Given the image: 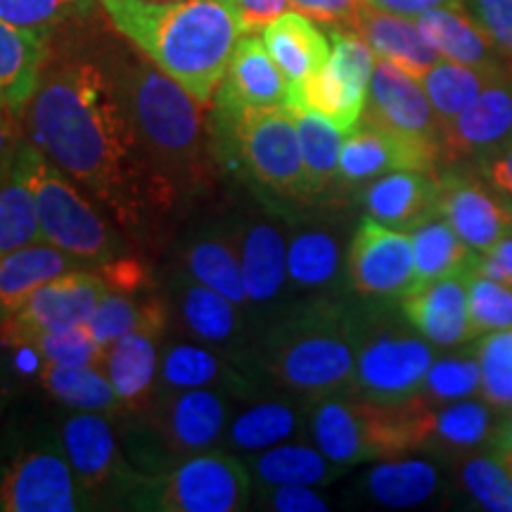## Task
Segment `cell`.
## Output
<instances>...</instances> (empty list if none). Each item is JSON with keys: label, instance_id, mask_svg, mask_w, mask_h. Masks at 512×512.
Segmentation results:
<instances>
[{"label": "cell", "instance_id": "4316f807", "mask_svg": "<svg viewBox=\"0 0 512 512\" xmlns=\"http://www.w3.org/2000/svg\"><path fill=\"white\" fill-rule=\"evenodd\" d=\"M50 36L0 19V112L22 117L48 64Z\"/></svg>", "mask_w": 512, "mask_h": 512}, {"label": "cell", "instance_id": "8fae6325", "mask_svg": "<svg viewBox=\"0 0 512 512\" xmlns=\"http://www.w3.org/2000/svg\"><path fill=\"white\" fill-rule=\"evenodd\" d=\"M91 501L60 444L19 448L0 472L3 512H76Z\"/></svg>", "mask_w": 512, "mask_h": 512}, {"label": "cell", "instance_id": "5bb4252c", "mask_svg": "<svg viewBox=\"0 0 512 512\" xmlns=\"http://www.w3.org/2000/svg\"><path fill=\"white\" fill-rule=\"evenodd\" d=\"M351 290L363 299L396 302L415 290L411 233L363 219L347 252Z\"/></svg>", "mask_w": 512, "mask_h": 512}, {"label": "cell", "instance_id": "836d02e7", "mask_svg": "<svg viewBox=\"0 0 512 512\" xmlns=\"http://www.w3.org/2000/svg\"><path fill=\"white\" fill-rule=\"evenodd\" d=\"M344 266L342 235L330 226L287 230V280L299 292H323L337 283Z\"/></svg>", "mask_w": 512, "mask_h": 512}, {"label": "cell", "instance_id": "d4e9b609", "mask_svg": "<svg viewBox=\"0 0 512 512\" xmlns=\"http://www.w3.org/2000/svg\"><path fill=\"white\" fill-rule=\"evenodd\" d=\"M351 31H356L368 43L375 57L394 62L415 79H420L432 64L441 60L437 48L427 41L418 22L411 17L392 15V12L375 10L363 3L351 24Z\"/></svg>", "mask_w": 512, "mask_h": 512}, {"label": "cell", "instance_id": "7a4b0ae2", "mask_svg": "<svg viewBox=\"0 0 512 512\" xmlns=\"http://www.w3.org/2000/svg\"><path fill=\"white\" fill-rule=\"evenodd\" d=\"M112 27L164 74L211 107L247 34L238 0H98Z\"/></svg>", "mask_w": 512, "mask_h": 512}, {"label": "cell", "instance_id": "9f6ffc18", "mask_svg": "<svg viewBox=\"0 0 512 512\" xmlns=\"http://www.w3.org/2000/svg\"><path fill=\"white\" fill-rule=\"evenodd\" d=\"M475 268L479 273L489 275V278L512 285V233L498 242L496 247H491L489 252L477 254Z\"/></svg>", "mask_w": 512, "mask_h": 512}, {"label": "cell", "instance_id": "e575fe53", "mask_svg": "<svg viewBox=\"0 0 512 512\" xmlns=\"http://www.w3.org/2000/svg\"><path fill=\"white\" fill-rule=\"evenodd\" d=\"M183 268L197 283L221 292L223 297L233 299L242 309L249 306L245 283H242L238 240H235L233 230L209 228L197 235L185 247Z\"/></svg>", "mask_w": 512, "mask_h": 512}, {"label": "cell", "instance_id": "52a82bcc", "mask_svg": "<svg viewBox=\"0 0 512 512\" xmlns=\"http://www.w3.org/2000/svg\"><path fill=\"white\" fill-rule=\"evenodd\" d=\"M17 166L36 195L41 240L72 254L83 264H107L117 259L121 240L95 204L41 150L24 140Z\"/></svg>", "mask_w": 512, "mask_h": 512}, {"label": "cell", "instance_id": "44dd1931", "mask_svg": "<svg viewBox=\"0 0 512 512\" xmlns=\"http://www.w3.org/2000/svg\"><path fill=\"white\" fill-rule=\"evenodd\" d=\"M439 159V150L408 143V140L361 121L342 145L339 181L347 185H361L384 174H392V171H434Z\"/></svg>", "mask_w": 512, "mask_h": 512}, {"label": "cell", "instance_id": "8992f818", "mask_svg": "<svg viewBox=\"0 0 512 512\" xmlns=\"http://www.w3.org/2000/svg\"><path fill=\"white\" fill-rule=\"evenodd\" d=\"M216 162L238 166L259 188L287 200H309L297 119L287 107L211 114Z\"/></svg>", "mask_w": 512, "mask_h": 512}, {"label": "cell", "instance_id": "e0dca14e", "mask_svg": "<svg viewBox=\"0 0 512 512\" xmlns=\"http://www.w3.org/2000/svg\"><path fill=\"white\" fill-rule=\"evenodd\" d=\"M512 143V74H498L486 83L470 107H465L441 133L444 162L479 164Z\"/></svg>", "mask_w": 512, "mask_h": 512}, {"label": "cell", "instance_id": "484cf974", "mask_svg": "<svg viewBox=\"0 0 512 512\" xmlns=\"http://www.w3.org/2000/svg\"><path fill=\"white\" fill-rule=\"evenodd\" d=\"M427 401V399H425ZM496 411L484 399H460L448 403L427 401L422 415V446L432 451L458 456L494 441L498 430Z\"/></svg>", "mask_w": 512, "mask_h": 512}, {"label": "cell", "instance_id": "74e56055", "mask_svg": "<svg viewBox=\"0 0 512 512\" xmlns=\"http://www.w3.org/2000/svg\"><path fill=\"white\" fill-rule=\"evenodd\" d=\"M415 259V290L434 280L467 271L475 266L477 254L458 238L444 216L437 214L411 230Z\"/></svg>", "mask_w": 512, "mask_h": 512}, {"label": "cell", "instance_id": "1f68e13d", "mask_svg": "<svg viewBox=\"0 0 512 512\" xmlns=\"http://www.w3.org/2000/svg\"><path fill=\"white\" fill-rule=\"evenodd\" d=\"M81 261L48 242H34L0 256V323L50 280L79 268Z\"/></svg>", "mask_w": 512, "mask_h": 512}, {"label": "cell", "instance_id": "6da1fadb", "mask_svg": "<svg viewBox=\"0 0 512 512\" xmlns=\"http://www.w3.org/2000/svg\"><path fill=\"white\" fill-rule=\"evenodd\" d=\"M22 128L121 228H145L178 200L147 162L112 69L98 62L72 57L46 64Z\"/></svg>", "mask_w": 512, "mask_h": 512}, {"label": "cell", "instance_id": "7bdbcfd3", "mask_svg": "<svg viewBox=\"0 0 512 512\" xmlns=\"http://www.w3.org/2000/svg\"><path fill=\"white\" fill-rule=\"evenodd\" d=\"M41 240L36 195L27 176L15 164L12 174L0 181V256Z\"/></svg>", "mask_w": 512, "mask_h": 512}, {"label": "cell", "instance_id": "9c48e42d", "mask_svg": "<svg viewBox=\"0 0 512 512\" xmlns=\"http://www.w3.org/2000/svg\"><path fill=\"white\" fill-rule=\"evenodd\" d=\"M434 361L432 344L389 318H358L354 392L375 403H401L420 394Z\"/></svg>", "mask_w": 512, "mask_h": 512}, {"label": "cell", "instance_id": "ba28073f", "mask_svg": "<svg viewBox=\"0 0 512 512\" xmlns=\"http://www.w3.org/2000/svg\"><path fill=\"white\" fill-rule=\"evenodd\" d=\"M136 503L162 512H238L252 503L254 482L233 451H204L181 458L171 470L138 479Z\"/></svg>", "mask_w": 512, "mask_h": 512}, {"label": "cell", "instance_id": "db71d44e", "mask_svg": "<svg viewBox=\"0 0 512 512\" xmlns=\"http://www.w3.org/2000/svg\"><path fill=\"white\" fill-rule=\"evenodd\" d=\"M22 117L0 112V181H5L15 169L19 150L24 145Z\"/></svg>", "mask_w": 512, "mask_h": 512}, {"label": "cell", "instance_id": "30bf717a", "mask_svg": "<svg viewBox=\"0 0 512 512\" xmlns=\"http://www.w3.org/2000/svg\"><path fill=\"white\" fill-rule=\"evenodd\" d=\"M330 60L299 93H294L287 110H304L328 117L344 136L356 131L368 100L370 76L375 69V53L356 31L330 29Z\"/></svg>", "mask_w": 512, "mask_h": 512}, {"label": "cell", "instance_id": "94428289", "mask_svg": "<svg viewBox=\"0 0 512 512\" xmlns=\"http://www.w3.org/2000/svg\"><path fill=\"white\" fill-rule=\"evenodd\" d=\"M55 3L62 5L72 17H86L91 15V10L98 5V0H55Z\"/></svg>", "mask_w": 512, "mask_h": 512}, {"label": "cell", "instance_id": "11a10c76", "mask_svg": "<svg viewBox=\"0 0 512 512\" xmlns=\"http://www.w3.org/2000/svg\"><path fill=\"white\" fill-rule=\"evenodd\" d=\"M479 174L512 202V143L477 164Z\"/></svg>", "mask_w": 512, "mask_h": 512}, {"label": "cell", "instance_id": "4fadbf2b", "mask_svg": "<svg viewBox=\"0 0 512 512\" xmlns=\"http://www.w3.org/2000/svg\"><path fill=\"white\" fill-rule=\"evenodd\" d=\"M107 287L110 285L100 273L74 268L38 287L10 318H5L0 323L3 339L12 347L29 349L48 332L86 325Z\"/></svg>", "mask_w": 512, "mask_h": 512}, {"label": "cell", "instance_id": "8d00e7d4", "mask_svg": "<svg viewBox=\"0 0 512 512\" xmlns=\"http://www.w3.org/2000/svg\"><path fill=\"white\" fill-rule=\"evenodd\" d=\"M166 304L157 297H133L131 292H121L107 287L102 294L98 306H95L93 316L88 318L86 328L95 337L100 347H110L119 337L128 332H152V335L162 337L166 328Z\"/></svg>", "mask_w": 512, "mask_h": 512}, {"label": "cell", "instance_id": "f6af8a7d", "mask_svg": "<svg viewBox=\"0 0 512 512\" xmlns=\"http://www.w3.org/2000/svg\"><path fill=\"white\" fill-rule=\"evenodd\" d=\"M467 309L472 337L512 328V285L489 278L472 266L467 273Z\"/></svg>", "mask_w": 512, "mask_h": 512}, {"label": "cell", "instance_id": "cb8c5ba5", "mask_svg": "<svg viewBox=\"0 0 512 512\" xmlns=\"http://www.w3.org/2000/svg\"><path fill=\"white\" fill-rule=\"evenodd\" d=\"M261 31L268 53L290 81V98L302 91L330 60V36H325L304 12L287 10Z\"/></svg>", "mask_w": 512, "mask_h": 512}, {"label": "cell", "instance_id": "7402d4cb", "mask_svg": "<svg viewBox=\"0 0 512 512\" xmlns=\"http://www.w3.org/2000/svg\"><path fill=\"white\" fill-rule=\"evenodd\" d=\"M238 240L242 283L247 304H271L285 290L287 280V228L266 214H252L233 228Z\"/></svg>", "mask_w": 512, "mask_h": 512}, {"label": "cell", "instance_id": "7dc6e473", "mask_svg": "<svg viewBox=\"0 0 512 512\" xmlns=\"http://www.w3.org/2000/svg\"><path fill=\"white\" fill-rule=\"evenodd\" d=\"M460 479L475 501L484 510L512 512V472L491 456H472L463 463Z\"/></svg>", "mask_w": 512, "mask_h": 512}, {"label": "cell", "instance_id": "c3c4849f", "mask_svg": "<svg viewBox=\"0 0 512 512\" xmlns=\"http://www.w3.org/2000/svg\"><path fill=\"white\" fill-rule=\"evenodd\" d=\"M29 349L41 358V363L105 368V347L95 342L86 325L48 332L38 337Z\"/></svg>", "mask_w": 512, "mask_h": 512}, {"label": "cell", "instance_id": "f907efd6", "mask_svg": "<svg viewBox=\"0 0 512 512\" xmlns=\"http://www.w3.org/2000/svg\"><path fill=\"white\" fill-rule=\"evenodd\" d=\"M0 19L12 27L50 36L72 15L55 0H0Z\"/></svg>", "mask_w": 512, "mask_h": 512}, {"label": "cell", "instance_id": "f5cc1de1", "mask_svg": "<svg viewBox=\"0 0 512 512\" xmlns=\"http://www.w3.org/2000/svg\"><path fill=\"white\" fill-rule=\"evenodd\" d=\"M292 8L330 27H349L361 10L363 0H290Z\"/></svg>", "mask_w": 512, "mask_h": 512}, {"label": "cell", "instance_id": "ac0fdd59", "mask_svg": "<svg viewBox=\"0 0 512 512\" xmlns=\"http://www.w3.org/2000/svg\"><path fill=\"white\" fill-rule=\"evenodd\" d=\"M290 81L268 53L264 38L242 36L211 100V114L287 107Z\"/></svg>", "mask_w": 512, "mask_h": 512}, {"label": "cell", "instance_id": "d6a6232c", "mask_svg": "<svg viewBox=\"0 0 512 512\" xmlns=\"http://www.w3.org/2000/svg\"><path fill=\"white\" fill-rule=\"evenodd\" d=\"M306 432V408L292 399H261L230 418L223 446L226 451L259 453L287 444Z\"/></svg>", "mask_w": 512, "mask_h": 512}, {"label": "cell", "instance_id": "3957f363", "mask_svg": "<svg viewBox=\"0 0 512 512\" xmlns=\"http://www.w3.org/2000/svg\"><path fill=\"white\" fill-rule=\"evenodd\" d=\"M119 98L147 162L176 192L202 190L214 171V145L202 105L157 64L131 57L112 67Z\"/></svg>", "mask_w": 512, "mask_h": 512}, {"label": "cell", "instance_id": "91938a15", "mask_svg": "<svg viewBox=\"0 0 512 512\" xmlns=\"http://www.w3.org/2000/svg\"><path fill=\"white\" fill-rule=\"evenodd\" d=\"M491 451L512 472V411L503 413L501 422H498L494 441H491Z\"/></svg>", "mask_w": 512, "mask_h": 512}, {"label": "cell", "instance_id": "60d3db41", "mask_svg": "<svg viewBox=\"0 0 512 512\" xmlns=\"http://www.w3.org/2000/svg\"><path fill=\"white\" fill-rule=\"evenodd\" d=\"M439 486V472L425 460L382 463L368 472L366 489L387 508H413L432 498Z\"/></svg>", "mask_w": 512, "mask_h": 512}, {"label": "cell", "instance_id": "9a60e30c", "mask_svg": "<svg viewBox=\"0 0 512 512\" xmlns=\"http://www.w3.org/2000/svg\"><path fill=\"white\" fill-rule=\"evenodd\" d=\"M361 121L408 140V143L441 152L444 126H441L425 88L415 76L403 72L394 62L377 57Z\"/></svg>", "mask_w": 512, "mask_h": 512}, {"label": "cell", "instance_id": "d6986e66", "mask_svg": "<svg viewBox=\"0 0 512 512\" xmlns=\"http://www.w3.org/2000/svg\"><path fill=\"white\" fill-rule=\"evenodd\" d=\"M60 446L91 498L107 494L117 482L131 479L114 437V427L105 413L76 411L69 415L60 427Z\"/></svg>", "mask_w": 512, "mask_h": 512}, {"label": "cell", "instance_id": "f546056e", "mask_svg": "<svg viewBox=\"0 0 512 512\" xmlns=\"http://www.w3.org/2000/svg\"><path fill=\"white\" fill-rule=\"evenodd\" d=\"M422 34L444 60L475 67L486 74H505V57L494 48L482 29L460 8H434L415 17Z\"/></svg>", "mask_w": 512, "mask_h": 512}, {"label": "cell", "instance_id": "ffe728a7", "mask_svg": "<svg viewBox=\"0 0 512 512\" xmlns=\"http://www.w3.org/2000/svg\"><path fill=\"white\" fill-rule=\"evenodd\" d=\"M467 273L470 268L422 285L401 299L406 323L434 347L453 349L475 339L467 309Z\"/></svg>", "mask_w": 512, "mask_h": 512}, {"label": "cell", "instance_id": "ee69618b", "mask_svg": "<svg viewBox=\"0 0 512 512\" xmlns=\"http://www.w3.org/2000/svg\"><path fill=\"white\" fill-rule=\"evenodd\" d=\"M482 370L479 394L496 413L512 411V328L486 332L477 347Z\"/></svg>", "mask_w": 512, "mask_h": 512}, {"label": "cell", "instance_id": "277c9868", "mask_svg": "<svg viewBox=\"0 0 512 512\" xmlns=\"http://www.w3.org/2000/svg\"><path fill=\"white\" fill-rule=\"evenodd\" d=\"M356 344V313L318 297L285 313L268 330L261 363L278 387L311 401L354 389Z\"/></svg>", "mask_w": 512, "mask_h": 512}, {"label": "cell", "instance_id": "7c38bea8", "mask_svg": "<svg viewBox=\"0 0 512 512\" xmlns=\"http://www.w3.org/2000/svg\"><path fill=\"white\" fill-rule=\"evenodd\" d=\"M145 425L171 456L188 458L223 444L230 422L226 392L166 389L143 411Z\"/></svg>", "mask_w": 512, "mask_h": 512}, {"label": "cell", "instance_id": "f1b7e54d", "mask_svg": "<svg viewBox=\"0 0 512 512\" xmlns=\"http://www.w3.org/2000/svg\"><path fill=\"white\" fill-rule=\"evenodd\" d=\"M171 297L178 318L195 339L211 347H228L240 342L245 323H242V306L233 299L197 283L188 273L176 275Z\"/></svg>", "mask_w": 512, "mask_h": 512}, {"label": "cell", "instance_id": "603a6c76", "mask_svg": "<svg viewBox=\"0 0 512 512\" xmlns=\"http://www.w3.org/2000/svg\"><path fill=\"white\" fill-rule=\"evenodd\" d=\"M439 197L441 181L432 171L403 169L370 181L361 202L370 219L411 233L422 221L439 214Z\"/></svg>", "mask_w": 512, "mask_h": 512}, {"label": "cell", "instance_id": "680465c9", "mask_svg": "<svg viewBox=\"0 0 512 512\" xmlns=\"http://www.w3.org/2000/svg\"><path fill=\"white\" fill-rule=\"evenodd\" d=\"M363 3L375 10L415 19L420 17L422 12L434 10V8H460L463 0H363Z\"/></svg>", "mask_w": 512, "mask_h": 512}, {"label": "cell", "instance_id": "681fc988", "mask_svg": "<svg viewBox=\"0 0 512 512\" xmlns=\"http://www.w3.org/2000/svg\"><path fill=\"white\" fill-rule=\"evenodd\" d=\"M465 12L505 60L512 62V0H463Z\"/></svg>", "mask_w": 512, "mask_h": 512}, {"label": "cell", "instance_id": "bcb514c9", "mask_svg": "<svg viewBox=\"0 0 512 512\" xmlns=\"http://www.w3.org/2000/svg\"><path fill=\"white\" fill-rule=\"evenodd\" d=\"M479 387H482V370L475 351L472 356L460 354L432 361L420 387V396L430 403H448L470 399L479 392Z\"/></svg>", "mask_w": 512, "mask_h": 512}, {"label": "cell", "instance_id": "5b68a950", "mask_svg": "<svg viewBox=\"0 0 512 512\" xmlns=\"http://www.w3.org/2000/svg\"><path fill=\"white\" fill-rule=\"evenodd\" d=\"M422 396L375 403L351 392L306 401V434L325 458L347 470L375 458H396L422 446Z\"/></svg>", "mask_w": 512, "mask_h": 512}, {"label": "cell", "instance_id": "816d5d0a", "mask_svg": "<svg viewBox=\"0 0 512 512\" xmlns=\"http://www.w3.org/2000/svg\"><path fill=\"white\" fill-rule=\"evenodd\" d=\"M256 508L273 512H325L330 505L323 496L316 494L313 486L280 484L259 486V491H256Z\"/></svg>", "mask_w": 512, "mask_h": 512}, {"label": "cell", "instance_id": "d590c367", "mask_svg": "<svg viewBox=\"0 0 512 512\" xmlns=\"http://www.w3.org/2000/svg\"><path fill=\"white\" fill-rule=\"evenodd\" d=\"M245 465L249 475H252V482L259 486H323L344 472L330 458H325L320 448L297 444V441L271 446L259 453H249Z\"/></svg>", "mask_w": 512, "mask_h": 512}, {"label": "cell", "instance_id": "4dcf8cb0", "mask_svg": "<svg viewBox=\"0 0 512 512\" xmlns=\"http://www.w3.org/2000/svg\"><path fill=\"white\" fill-rule=\"evenodd\" d=\"M166 389H216L226 394H247L252 384L226 358L202 344L176 342L159 356L157 392Z\"/></svg>", "mask_w": 512, "mask_h": 512}, {"label": "cell", "instance_id": "f35d334b", "mask_svg": "<svg viewBox=\"0 0 512 512\" xmlns=\"http://www.w3.org/2000/svg\"><path fill=\"white\" fill-rule=\"evenodd\" d=\"M41 384L55 401L72 411L105 415L121 413L119 396L114 392L105 368L41 363Z\"/></svg>", "mask_w": 512, "mask_h": 512}, {"label": "cell", "instance_id": "83f0119b", "mask_svg": "<svg viewBox=\"0 0 512 512\" xmlns=\"http://www.w3.org/2000/svg\"><path fill=\"white\" fill-rule=\"evenodd\" d=\"M159 335L128 332L105 349V373L119 396L121 411L143 413L157 394Z\"/></svg>", "mask_w": 512, "mask_h": 512}, {"label": "cell", "instance_id": "2e32d148", "mask_svg": "<svg viewBox=\"0 0 512 512\" xmlns=\"http://www.w3.org/2000/svg\"><path fill=\"white\" fill-rule=\"evenodd\" d=\"M439 181V214L472 252H489L512 233V202L484 176L446 174Z\"/></svg>", "mask_w": 512, "mask_h": 512}, {"label": "cell", "instance_id": "b9f144b4", "mask_svg": "<svg viewBox=\"0 0 512 512\" xmlns=\"http://www.w3.org/2000/svg\"><path fill=\"white\" fill-rule=\"evenodd\" d=\"M491 79L494 74L479 72L475 67H465V64L451 60H439L418 81L425 88L441 126H446L477 100V95L484 91Z\"/></svg>", "mask_w": 512, "mask_h": 512}, {"label": "cell", "instance_id": "6f0895ef", "mask_svg": "<svg viewBox=\"0 0 512 512\" xmlns=\"http://www.w3.org/2000/svg\"><path fill=\"white\" fill-rule=\"evenodd\" d=\"M242 17H245L247 34L264 29L268 22L280 17L290 8V0H238Z\"/></svg>", "mask_w": 512, "mask_h": 512}, {"label": "cell", "instance_id": "6125c7cd", "mask_svg": "<svg viewBox=\"0 0 512 512\" xmlns=\"http://www.w3.org/2000/svg\"><path fill=\"white\" fill-rule=\"evenodd\" d=\"M0 399H3V380H0Z\"/></svg>", "mask_w": 512, "mask_h": 512}, {"label": "cell", "instance_id": "ab89813d", "mask_svg": "<svg viewBox=\"0 0 512 512\" xmlns=\"http://www.w3.org/2000/svg\"><path fill=\"white\" fill-rule=\"evenodd\" d=\"M297 136L302 147L306 190L311 197L323 195L339 181V157H342L344 133L320 112L304 110L294 114Z\"/></svg>", "mask_w": 512, "mask_h": 512}]
</instances>
